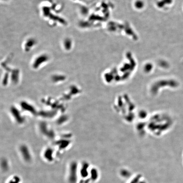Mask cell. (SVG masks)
Returning a JSON list of instances; mask_svg holds the SVG:
<instances>
[{
  "label": "cell",
  "mask_w": 183,
  "mask_h": 183,
  "mask_svg": "<svg viewBox=\"0 0 183 183\" xmlns=\"http://www.w3.org/2000/svg\"><path fill=\"white\" fill-rule=\"evenodd\" d=\"M79 174V168L77 162H72L70 163L68 168V179L69 183H77Z\"/></svg>",
  "instance_id": "obj_1"
},
{
  "label": "cell",
  "mask_w": 183,
  "mask_h": 183,
  "mask_svg": "<svg viewBox=\"0 0 183 183\" xmlns=\"http://www.w3.org/2000/svg\"><path fill=\"white\" fill-rule=\"evenodd\" d=\"M20 151L23 160L27 162H30L32 160V156L28 148L23 146L20 147Z\"/></svg>",
  "instance_id": "obj_2"
},
{
  "label": "cell",
  "mask_w": 183,
  "mask_h": 183,
  "mask_svg": "<svg viewBox=\"0 0 183 183\" xmlns=\"http://www.w3.org/2000/svg\"><path fill=\"white\" fill-rule=\"evenodd\" d=\"M44 159L48 162H52L54 160V151L52 149H47L43 154Z\"/></svg>",
  "instance_id": "obj_3"
},
{
  "label": "cell",
  "mask_w": 183,
  "mask_h": 183,
  "mask_svg": "<svg viewBox=\"0 0 183 183\" xmlns=\"http://www.w3.org/2000/svg\"><path fill=\"white\" fill-rule=\"evenodd\" d=\"M88 165L86 163H84L79 169V176L82 178H85L89 176Z\"/></svg>",
  "instance_id": "obj_4"
},
{
  "label": "cell",
  "mask_w": 183,
  "mask_h": 183,
  "mask_svg": "<svg viewBox=\"0 0 183 183\" xmlns=\"http://www.w3.org/2000/svg\"><path fill=\"white\" fill-rule=\"evenodd\" d=\"M7 183H21V179L19 176L15 175L10 177Z\"/></svg>",
  "instance_id": "obj_5"
}]
</instances>
